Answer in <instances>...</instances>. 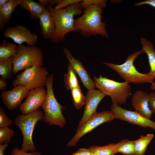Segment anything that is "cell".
<instances>
[{"mask_svg": "<svg viewBox=\"0 0 155 155\" xmlns=\"http://www.w3.org/2000/svg\"><path fill=\"white\" fill-rule=\"evenodd\" d=\"M106 6L102 4L91 5L84 10L81 16L75 19V26L82 36L88 37L98 34L109 38L106 23L102 21L103 9Z\"/></svg>", "mask_w": 155, "mask_h": 155, "instance_id": "cell-1", "label": "cell"}, {"mask_svg": "<svg viewBox=\"0 0 155 155\" xmlns=\"http://www.w3.org/2000/svg\"><path fill=\"white\" fill-rule=\"evenodd\" d=\"M55 21V30L51 42L57 44L64 41L65 35L68 33L79 30L75 26L74 17L82 14L84 10L80 3L73 5L64 9H56L49 5L47 6Z\"/></svg>", "mask_w": 155, "mask_h": 155, "instance_id": "cell-2", "label": "cell"}, {"mask_svg": "<svg viewBox=\"0 0 155 155\" xmlns=\"http://www.w3.org/2000/svg\"><path fill=\"white\" fill-rule=\"evenodd\" d=\"M53 74L47 76L46 84V98L41 106L44 112L42 121L49 125H56L61 129L67 123L62 113V109L65 108L58 102L55 97L53 90Z\"/></svg>", "mask_w": 155, "mask_h": 155, "instance_id": "cell-3", "label": "cell"}, {"mask_svg": "<svg viewBox=\"0 0 155 155\" xmlns=\"http://www.w3.org/2000/svg\"><path fill=\"white\" fill-rule=\"evenodd\" d=\"M144 52L142 49L139 51L130 54L126 58V61L121 65L105 62L102 63L111 69L116 71L125 82L129 83L140 84L146 83H151L154 79L148 73L144 74L139 72L136 69L133 62L139 55Z\"/></svg>", "mask_w": 155, "mask_h": 155, "instance_id": "cell-4", "label": "cell"}, {"mask_svg": "<svg viewBox=\"0 0 155 155\" xmlns=\"http://www.w3.org/2000/svg\"><path fill=\"white\" fill-rule=\"evenodd\" d=\"M96 88L106 96H110L112 104L120 106L125 104L127 98L131 94V89L129 83L120 82L103 77L100 74L99 78L93 77Z\"/></svg>", "mask_w": 155, "mask_h": 155, "instance_id": "cell-5", "label": "cell"}, {"mask_svg": "<svg viewBox=\"0 0 155 155\" xmlns=\"http://www.w3.org/2000/svg\"><path fill=\"white\" fill-rule=\"evenodd\" d=\"M17 53L13 57V73L35 66H42L43 64L42 50L35 46H26L23 44L17 45Z\"/></svg>", "mask_w": 155, "mask_h": 155, "instance_id": "cell-6", "label": "cell"}, {"mask_svg": "<svg viewBox=\"0 0 155 155\" xmlns=\"http://www.w3.org/2000/svg\"><path fill=\"white\" fill-rule=\"evenodd\" d=\"M44 113L38 109L27 115H20L15 118V124L20 129L23 135L22 149L27 152H36V148L32 140L34 127L38 121L43 120Z\"/></svg>", "mask_w": 155, "mask_h": 155, "instance_id": "cell-7", "label": "cell"}, {"mask_svg": "<svg viewBox=\"0 0 155 155\" xmlns=\"http://www.w3.org/2000/svg\"><path fill=\"white\" fill-rule=\"evenodd\" d=\"M48 75L47 70L44 67L35 66L27 68L16 76L12 84L14 87L23 85L30 90L46 86Z\"/></svg>", "mask_w": 155, "mask_h": 155, "instance_id": "cell-8", "label": "cell"}, {"mask_svg": "<svg viewBox=\"0 0 155 155\" xmlns=\"http://www.w3.org/2000/svg\"><path fill=\"white\" fill-rule=\"evenodd\" d=\"M115 117L111 111L96 112L78 129L67 144L68 147L75 146L80 139L87 133L102 123L112 121Z\"/></svg>", "mask_w": 155, "mask_h": 155, "instance_id": "cell-9", "label": "cell"}, {"mask_svg": "<svg viewBox=\"0 0 155 155\" xmlns=\"http://www.w3.org/2000/svg\"><path fill=\"white\" fill-rule=\"evenodd\" d=\"M111 109L115 119H119L144 128L148 127L155 130V122L135 111L123 109L115 104H112Z\"/></svg>", "mask_w": 155, "mask_h": 155, "instance_id": "cell-10", "label": "cell"}, {"mask_svg": "<svg viewBox=\"0 0 155 155\" xmlns=\"http://www.w3.org/2000/svg\"><path fill=\"white\" fill-rule=\"evenodd\" d=\"M3 36L12 39L19 45L26 42L29 46H35L38 39L36 34L31 33V31L27 28L19 24L13 27H7Z\"/></svg>", "mask_w": 155, "mask_h": 155, "instance_id": "cell-11", "label": "cell"}, {"mask_svg": "<svg viewBox=\"0 0 155 155\" xmlns=\"http://www.w3.org/2000/svg\"><path fill=\"white\" fill-rule=\"evenodd\" d=\"M46 94V90L43 86L30 90L25 101L19 107L22 115H27L38 110L45 101Z\"/></svg>", "mask_w": 155, "mask_h": 155, "instance_id": "cell-12", "label": "cell"}, {"mask_svg": "<svg viewBox=\"0 0 155 155\" xmlns=\"http://www.w3.org/2000/svg\"><path fill=\"white\" fill-rule=\"evenodd\" d=\"M30 91L23 85H18L11 90L2 91L0 97L4 106L9 110H11L20 106L23 100L28 96Z\"/></svg>", "mask_w": 155, "mask_h": 155, "instance_id": "cell-13", "label": "cell"}, {"mask_svg": "<svg viewBox=\"0 0 155 155\" xmlns=\"http://www.w3.org/2000/svg\"><path fill=\"white\" fill-rule=\"evenodd\" d=\"M106 95L99 90L94 89L88 91L86 96L85 108L83 116L77 128L78 129L96 112L99 103Z\"/></svg>", "mask_w": 155, "mask_h": 155, "instance_id": "cell-14", "label": "cell"}, {"mask_svg": "<svg viewBox=\"0 0 155 155\" xmlns=\"http://www.w3.org/2000/svg\"><path fill=\"white\" fill-rule=\"evenodd\" d=\"M63 52L75 72L80 77L84 86L88 91L96 88L94 82L90 77L88 72L84 67L82 63L78 59H76L72 56L70 52L65 48Z\"/></svg>", "mask_w": 155, "mask_h": 155, "instance_id": "cell-15", "label": "cell"}, {"mask_svg": "<svg viewBox=\"0 0 155 155\" xmlns=\"http://www.w3.org/2000/svg\"><path fill=\"white\" fill-rule=\"evenodd\" d=\"M149 98L150 95L148 93L142 90H136L132 96L131 102L135 111L150 119L153 112L149 108Z\"/></svg>", "mask_w": 155, "mask_h": 155, "instance_id": "cell-16", "label": "cell"}, {"mask_svg": "<svg viewBox=\"0 0 155 155\" xmlns=\"http://www.w3.org/2000/svg\"><path fill=\"white\" fill-rule=\"evenodd\" d=\"M39 19L42 35L46 39H51L54 33L55 26L54 19L47 8Z\"/></svg>", "mask_w": 155, "mask_h": 155, "instance_id": "cell-17", "label": "cell"}, {"mask_svg": "<svg viewBox=\"0 0 155 155\" xmlns=\"http://www.w3.org/2000/svg\"><path fill=\"white\" fill-rule=\"evenodd\" d=\"M23 0H9L0 8V30L3 29L6 24L8 23L16 7L20 5Z\"/></svg>", "mask_w": 155, "mask_h": 155, "instance_id": "cell-18", "label": "cell"}, {"mask_svg": "<svg viewBox=\"0 0 155 155\" xmlns=\"http://www.w3.org/2000/svg\"><path fill=\"white\" fill-rule=\"evenodd\" d=\"M20 6L22 9L28 10L30 13L31 18L34 20L39 19L47 9L40 3L32 0H23Z\"/></svg>", "mask_w": 155, "mask_h": 155, "instance_id": "cell-19", "label": "cell"}, {"mask_svg": "<svg viewBox=\"0 0 155 155\" xmlns=\"http://www.w3.org/2000/svg\"><path fill=\"white\" fill-rule=\"evenodd\" d=\"M142 49L148 56L150 70L148 73L155 79V51L153 43L144 38H140Z\"/></svg>", "mask_w": 155, "mask_h": 155, "instance_id": "cell-20", "label": "cell"}, {"mask_svg": "<svg viewBox=\"0 0 155 155\" xmlns=\"http://www.w3.org/2000/svg\"><path fill=\"white\" fill-rule=\"evenodd\" d=\"M115 154L121 153L124 155H136L134 141L125 139L115 144Z\"/></svg>", "mask_w": 155, "mask_h": 155, "instance_id": "cell-21", "label": "cell"}, {"mask_svg": "<svg viewBox=\"0 0 155 155\" xmlns=\"http://www.w3.org/2000/svg\"><path fill=\"white\" fill-rule=\"evenodd\" d=\"M17 46L5 40L0 45V61L13 57L17 53Z\"/></svg>", "mask_w": 155, "mask_h": 155, "instance_id": "cell-22", "label": "cell"}, {"mask_svg": "<svg viewBox=\"0 0 155 155\" xmlns=\"http://www.w3.org/2000/svg\"><path fill=\"white\" fill-rule=\"evenodd\" d=\"M64 80L67 90L80 86L75 73L69 63L67 66V72L64 75Z\"/></svg>", "mask_w": 155, "mask_h": 155, "instance_id": "cell-23", "label": "cell"}, {"mask_svg": "<svg viewBox=\"0 0 155 155\" xmlns=\"http://www.w3.org/2000/svg\"><path fill=\"white\" fill-rule=\"evenodd\" d=\"M154 137L153 134H148L145 136L142 135L135 141V149L136 155H144L147 147Z\"/></svg>", "mask_w": 155, "mask_h": 155, "instance_id": "cell-24", "label": "cell"}, {"mask_svg": "<svg viewBox=\"0 0 155 155\" xmlns=\"http://www.w3.org/2000/svg\"><path fill=\"white\" fill-rule=\"evenodd\" d=\"M115 145L112 143L103 146H93L88 149L91 155H115Z\"/></svg>", "mask_w": 155, "mask_h": 155, "instance_id": "cell-25", "label": "cell"}, {"mask_svg": "<svg viewBox=\"0 0 155 155\" xmlns=\"http://www.w3.org/2000/svg\"><path fill=\"white\" fill-rule=\"evenodd\" d=\"M13 57L0 61V75L1 78L5 80L12 78Z\"/></svg>", "mask_w": 155, "mask_h": 155, "instance_id": "cell-26", "label": "cell"}, {"mask_svg": "<svg viewBox=\"0 0 155 155\" xmlns=\"http://www.w3.org/2000/svg\"><path fill=\"white\" fill-rule=\"evenodd\" d=\"M80 86L71 90V92L73 104L78 109H80L85 104L86 96L82 93Z\"/></svg>", "mask_w": 155, "mask_h": 155, "instance_id": "cell-27", "label": "cell"}, {"mask_svg": "<svg viewBox=\"0 0 155 155\" xmlns=\"http://www.w3.org/2000/svg\"><path fill=\"white\" fill-rule=\"evenodd\" d=\"M14 134V131L8 127H0V144H8Z\"/></svg>", "mask_w": 155, "mask_h": 155, "instance_id": "cell-28", "label": "cell"}, {"mask_svg": "<svg viewBox=\"0 0 155 155\" xmlns=\"http://www.w3.org/2000/svg\"><path fill=\"white\" fill-rule=\"evenodd\" d=\"M12 123V121L8 117L4 110L0 108V127H8Z\"/></svg>", "mask_w": 155, "mask_h": 155, "instance_id": "cell-29", "label": "cell"}, {"mask_svg": "<svg viewBox=\"0 0 155 155\" xmlns=\"http://www.w3.org/2000/svg\"><path fill=\"white\" fill-rule=\"evenodd\" d=\"M82 0H61L60 2L57 4L55 8L61 9L65 7H67L71 5L80 3Z\"/></svg>", "mask_w": 155, "mask_h": 155, "instance_id": "cell-30", "label": "cell"}, {"mask_svg": "<svg viewBox=\"0 0 155 155\" xmlns=\"http://www.w3.org/2000/svg\"><path fill=\"white\" fill-rule=\"evenodd\" d=\"M107 1L106 0H82L80 4L84 9L91 5L99 4L106 5Z\"/></svg>", "mask_w": 155, "mask_h": 155, "instance_id": "cell-31", "label": "cell"}, {"mask_svg": "<svg viewBox=\"0 0 155 155\" xmlns=\"http://www.w3.org/2000/svg\"><path fill=\"white\" fill-rule=\"evenodd\" d=\"M11 155H41V153L39 151L33 152L28 153L17 147L13 148L12 149Z\"/></svg>", "mask_w": 155, "mask_h": 155, "instance_id": "cell-32", "label": "cell"}, {"mask_svg": "<svg viewBox=\"0 0 155 155\" xmlns=\"http://www.w3.org/2000/svg\"><path fill=\"white\" fill-rule=\"evenodd\" d=\"M149 95V108L153 113H155V92H151Z\"/></svg>", "mask_w": 155, "mask_h": 155, "instance_id": "cell-33", "label": "cell"}, {"mask_svg": "<svg viewBox=\"0 0 155 155\" xmlns=\"http://www.w3.org/2000/svg\"><path fill=\"white\" fill-rule=\"evenodd\" d=\"M71 155H91L88 149L80 148L74 154Z\"/></svg>", "mask_w": 155, "mask_h": 155, "instance_id": "cell-34", "label": "cell"}, {"mask_svg": "<svg viewBox=\"0 0 155 155\" xmlns=\"http://www.w3.org/2000/svg\"><path fill=\"white\" fill-rule=\"evenodd\" d=\"M148 4L155 8V0H148L144 1H142L140 3L135 4L136 6H138L144 4Z\"/></svg>", "mask_w": 155, "mask_h": 155, "instance_id": "cell-35", "label": "cell"}, {"mask_svg": "<svg viewBox=\"0 0 155 155\" xmlns=\"http://www.w3.org/2000/svg\"><path fill=\"white\" fill-rule=\"evenodd\" d=\"M7 86V84L5 80L2 78L0 79V90L3 91Z\"/></svg>", "mask_w": 155, "mask_h": 155, "instance_id": "cell-36", "label": "cell"}, {"mask_svg": "<svg viewBox=\"0 0 155 155\" xmlns=\"http://www.w3.org/2000/svg\"><path fill=\"white\" fill-rule=\"evenodd\" d=\"M8 146V144H0V155H4V150Z\"/></svg>", "mask_w": 155, "mask_h": 155, "instance_id": "cell-37", "label": "cell"}, {"mask_svg": "<svg viewBox=\"0 0 155 155\" xmlns=\"http://www.w3.org/2000/svg\"><path fill=\"white\" fill-rule=\"evenodd\" d=\"M61 0H50L49 1V5L52 7V6L55 4H58L60 1Z\"/></svg>", "mask_w": 155, "mask_h": 155, "instance_id": "cell-38", "label": "cell"}, {"mask_svg": "<svg viewBox=\"0 0 155 155\" xmlns=\"http://www.w3.org/2000/svg\"><path fill=\"white\" fill-rule=\"evenodd\" d=\"M40 3L46 7L49 4V0H38Z\"/></svg>", "mask_w": 155, "mask_h": 155, "instance_id": "cell-39", "label": "cell"}, {"mask_svg": "<svg viewBox=\"0 0 155 155\" xmlns=\"http://www.w3.org/2000/svg\"><path fill=\"white\" fill-rule=\"evenodd\" d=\"M9 0H0V8H1L6 3H7Z\"/></svg>", "mask_w": 155, "mask_h": 155, "instance_id": "cell-40", "label": "cell"}, {"mask_svg": "<svg viewBox=\"0 0 155 155\" xmlns=\"http://www.w3.org/2000/svg\"><path fill=\"white\" fill-rule=\"evenodd\" d=\"M150 89L151 90H155V82H153L151 83Z\"/></svg>", "mask_w": 155, "mask_h": 155, "instance_id": "cell-41", "label": "cell"}]
</instances>
